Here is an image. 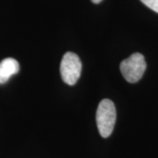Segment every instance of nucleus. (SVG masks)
Instances as JSON below:
<instances>
[{
	"label": "nucleus",
	"instance_id": "obj_1",
	"mask_svg": "<svg viewBox=\"0 0 158 158\" xmlns=\"http://www.w3.org/2000/svg\"><path fill=\"white\" fill-rule=\"evenodd\" d=\"M96 121L99 134L107 138L112 135L116 122V108L110 99H103L97 109Z\"/></svg>",
	"mask_w": 158,
	"mask_h": 158
},
{
	"label": "nucleus",
	"instance_id": "obj_2",
	"mask_svg": "<svg viewBox=\"0 0 158 158\" xmlns=\"http://www.w3.org/2000/svg\"><path fill=\"white\" fill-rule=\"evenodd\" d=\"M147 64L144 56L140 53H135L120 63V71L124 78L129 83H136L142 77Z\"/></svg>",
	"mask_w": 158,
	"mask_h": 158
},
{
	"label": "nucleus",
	"instance_id": "obj_3",
	"mask_svg": "<svg viewBox=\"0 0 158 158\" xmlns=\"http://www.w3.org/2000/svg\"><path fill=\"white\" fill-rule=\"evenodd\" d=\"M82 71V62L77 54L67 52L62 57L60 72L64 83L69 85H76Z\"/></svg>",
	"mask_w": 158,
	"mask_h": 158
},
{
	"label": "nucleus",
	"instance_id": "obj_4",
	"mask_svg": "<svg viewBox=\"0 0 158 158\" xmlns=\"http://www.w3.org/2000/svg\"><path fill=\"white\" fill-rule=\"evenodd\" d=\"M19 71V64L13 58H6L0 62V84L6 83L11 76Z\"/></svg>",
	"mask_w": 158,
	"mask_h": 158
},
{
	"label": "nucleus",
	"instance_id": "obj_5",
	"mask_svg": "<svg viewBox=\"0 0 158 158\" xmlns=\"http://www.w3.org/2000/svg\"><path fill=\"white\" fill-rule=\"evenodd\" d=\"M141 1L148 8H150L151 10L158 13V0H141Z\"/></svg>",
	"mask_w": 158,
	"mask_h": 158
},
{
	"label": "nucleus",
	"instance_id": "obj_6",
	"mask_svg": "<svg viewBox=\"0 0 158 158\" xmlns=\"http://www.w3.org/2000/svg\"><path fill=\"white\" fill-rule=\"evenodd\" d=\"M102 0H91V2L92 3H94V4H98V3H100Z\"/></svg>",
	"mask_w": 158,
	"mask_h": 158
}]
</instances>
